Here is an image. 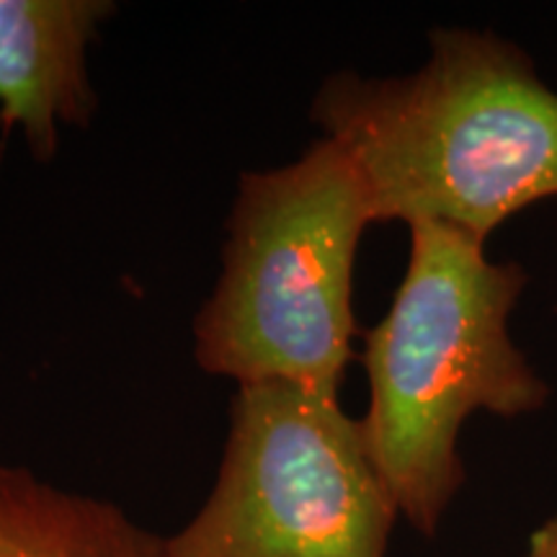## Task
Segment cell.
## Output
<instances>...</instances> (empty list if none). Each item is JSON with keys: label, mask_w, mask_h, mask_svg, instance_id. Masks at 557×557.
<instances>
[{"label": "cell", "mask_w": 557, "mask_h": 557, "mask_svg": "<svg viewBox=\"0 0 557 557\" xmlns=\"http://www.w3.org/2000/svg\"><path fill=\"white\" fill-rule=\"evenodd\" d=\"M312 122L354 163L374 222H438L485 240L557 197V94L493 34L434 32L413 75H331Z\"/></svg>", "instance_id": "1"}, {"label": "cell", "mask_w": 557, "mask_h": 557, "mask_svg": "<svg viewBox=\"0 0 557 557\" xmlns=\"http://www.w3.org/2000/svg\"><path fill=\"white\" fill-rule=\"evenodd\" d=\"M524 287L513 263H493L462 230L410 225L408 269L387 315L367 333L369 455L400 513L434 534L465 480L457 436L475 410L517 416L547 387L508 338Z\"/></svg>", "instance_id": "2"}, {"label": "cell", "mask_w": 557, "mask_h": 557, "mask_svg": "<svg viewBox=\"0 0 557 557\" xmlns=\"http://www.w3.org/2000/svg\"><path fill=\"white\" fill-rule=\"evenodd\" d=\"M372 222L357 169L329 137L284 169L243 173L218 287L194 323L197 364L338 398L357 333L354 261Z\"/></svg>", "instance_id": "3"}, {"label": "cell", "mask_w": 557, "mask_h": 557, "mask_svg": "<svg viewBox=\"0 0 557 557\" xmlns=\"http://www.w3.org/2000/svg\"><path fill=\"white\" fill-rule=\"evenodd\" d=\"M400 513L338 398L238 385L207 504L169 537L173 557H385Z\"/></svg>", "instance_id": "4"}, {"label": "cell", "mask_w": 557, "mask_h": 557, "mask_svg": "<svg viewBox=\"0 0 557 557\" xmlns=\"http://www.w3.org/2000/svg\"><path fill=\"white\" fill-rule=\"evenodd\" d=\"M114 13L107 0H0V127H18L34 160H52L60 127H88L96 90L86 47Z\"/></svg>", "instance_id": "5"}, {"label": "cell", "mask_w": 557, "mask_h": 557, "mask_svg": "<svg viewBox=\"0 0 557 557\" xmlns=\"http://www.w3.org/2000/svg\"><path fill=\"white\" fill-rule=\"evenodd\" d=\"M0 557H173L169 537L109 500L0 465Z\"/></svg>", "instance_id": "6"}, {"label": "cell", "mask_w": 557, "mask_h": 557, "mask_svg": "<svg viewBox=\"0 0 557 557\" xmlns=\"http://www.w3.org/2000/svg\"><path fill=\"white\" fill-rule=\"evenodd\" d=\"M529 557H557V513L532 534Z\"/></svg>", "instance_id": "7"}]
</instances>
